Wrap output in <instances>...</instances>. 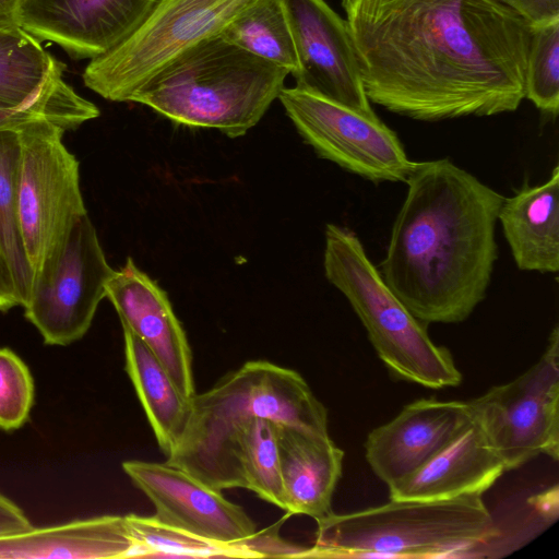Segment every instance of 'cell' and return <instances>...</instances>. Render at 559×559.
I'll list each match as a JSON object with an SVG mask.
<instances>
[{"label":"cell","mask_w":559,"mask_h":559,"mask_svg":"<svg viewBox=\"0 0 559 559\" xmlns=\"http://www.w3.org/2000/svg\"><path fill=\"white\" fill-rule=\"evenodd\" d=\"M66 66L22 27L0 29V107L44 114L66 132L99 116L63 78Z\"/></svg>","instance_id":"obj_14"},{"label":"cell","mask_w":559,"mask_h":559,"mask_svg":"<svg viewBox=\"0 0 559 559\" xmlns=\"http://www.w3.org/2000/svg\"><path fill=\"white\" fill-rule=\"evenodd\" d=\"M64 132L46 120L19 132V219L33 273L74 221L87 213L79 162L63 144Z\"/></svg>","instance_id":"obj_10"},{"label":"cell","mask_w":559,"mask_h":559,"mask_svg":"<svg viewBox=\"0 0 559 559\" xmlns=\"http://www.w3.org/2000/svg\"><path fill=\"white\" fill-rule=\"evenodd\" d=\"M135 542L133 558H258L253 536L238 543H223L165 524L154 516L126 515Z\"/></svg>","instance_id":"obj_24"},{"label":"cell","mask_w":559,"mask_h":559,"mask_svg":"<svg viewBox=\"0 0 559 559\" xmlns=\"http://www.w3.org/2000/svg\"><path fill=\"white\" fill-rule=\"evenodd\" d=\"M314 558L471 557L498 535L481 496L447 500H390L317 522Z\"/></svg>","instance_id":"obj_5"},{"label":"cell","mask_w":559,"mask_h":559,"mask_svg":"<svg viewBox=\"0 0 559 559\" xmlns=\"http://www.w3.org/2000/svg\"><path fill=\"white\" fill-rule=\"evenodd\" d=\"M31 527L23 510L0 492V535L23 532Z\"/></svg>","instance_id":"obj_30"},{"label":"cell","mask_w":559,"mask_h":559,"mask_svg":"<svg viewBox=\"0 0 559 559\" xmlns=\"http://www.w3.org/2000/svg\"><path fill=\"white\" fill-rule=\"evenodd\" d=\"M19 131H0V250L12 272L20 306H23L29 294L34 273L25 251L19 219Z\"/></svg>","instance_id":"obj_25"},{"label":"cell","mask_w":559,"mask_h":559,"mask_svg":"<svg viewBox=\"0 0 559 559\" xmlns=\"http://www.w3.org/2000/svg\"><path fill=\"white\" fill-rule=\"evenodd\" d=\"M506 472L479 421H472L425 464L389 487L390 500L481 496Z\"/></svg>","instance_id":"obj_18"},{"label":"cell","mask_w":559,"mask_h":559,"mask_svg":"<svg viewBox=\"0 0 559 559\" xmlns=\"http://www.w3.org/2000/svg\"><path fill=\"white\" fill-rule=\"evenodd\" d=\"M506 471L539 454L559 457V330L539 359L512 381L468 401Z\"/></svg>","instance_id":"obj_9"},{"label":"cell","mask_w":559,"mask_h":559,"mask_svg":"<svg viewBox=\"0 0 559 559\" xmlns=\"http://www.w3.org/2000/svg\"><path fill=\"white\" fill-rule=\"evenodd\" d=\"M236 459L243 488L285 510L277 423L263 417L248 420L237 437Z\"/></svg>","instance_id":"obj_26"},{"label":"cell","mask_w":559,"mask_h":559,"mask_svg":"<svg viewBox=\"0 0 559 559\" xmlns=\"http://www.w3.org/2000/svg\"><path fill=\"white\" fill-rule=\"evenodd\" d=\"M121 466L155 506L153 516L165 524L223 543H238L257 533L240 506L179 467L139 460Z\"/></svg>","instance_id":"obj_13"},{"label":"cell","mask_w":559,"mask_h":559,"mask_svg":"<svg viewBox=\"0 0 559 559\" xmlns=\"http://www.w3.org/2000/svg\"><path fill=\"white\" fill-rule=\"evenodd\" d=\"M277 444L285 511L316 522L332 511V497L342 475L344 452L329 435L277 424Z\"/></svg>","instance_id":"obj_19"},{"label":"cell","mask_w":559,"mask_h":559,"mask_svg":"<svg viewBox=\"0 0 559 559\" xmlns=\"http://www.w3.org/2000/svg\"><path fill=\"white\" fill-rule=\"evenodd\" d=\"M472 419L468 402L416 400L368 435L366 459L373 473L390 486L425 464Z\"/></svg>","instance_id":"obj_16"},{"label":"cell","mask_w":559,"mask_h":559,"mask_svg":"<svg viewBox=\"0 0 559 559\" xmlns=\"http://www.w3.org/2000/svg\"><path fill=\"white\" fill-rule=\"evenodd\" d=\"M25 0H0V29L21 27L20 13Z\"/></svg>","instance_id":"obj_33"},{"label":"cell","mask_w":559,"mask_h":559,"mask_svg":"<svg viewBox=\"0 0 559 559\" xmlns=\"http://www.w3.org/2000/svg\"><path fill=\"white\" fill-rule=\"evenodd\" d=\"M498 219L516 266L522 271H559V166L546 182L525 183L503 200Z\"/></svg>","instance_id":"obj_21"},{"label":"cell","mask_w":559,"mask_h":559,"mask_svg":"<svg viewBox=\"0 0 559 559\" xmlns=\"http://www.w3.org/2000/svg\"><path fill=\"white\" fill-rule=\"evenodd\" d=\"M35 386L24 361L10 348H0V429L16 430L28 419Z\"/></svg>","instance_id":"obj_28"},{"label":"cell","mask_w":559,"mask_h":559,"mask_svg":"<svg viewBox=\"0 0 559 559\" xmlns=\"http://www.w3.org/2000/svg\"><path fill=\"white\" fill-rule=\"evenodd\" d=\"M106 297L114 305L122 328L150 348L178 390L191 400L197 394L192 353L167 294L128 258L107 283Z\"/></svg>","instance_id":"obj_17"},{"label":"cell","mask_w":559,"mask_h":559,"mask_svg":"<svg viewBox=\"0 0 559 559\" xmlns=\"http://www.w3.org/2000/svg\"><path fill=\"white\" fill-rule=\"evenodd\" d=\"M126 515H102L0 535V559L133 558Z\"/></svg>","instance_id":"obj_20"},{"label":"cell","mask_w":559,"mask_h":559,"mask_svg":"<svg viewBox=\"0 0 559 559\" xmlns=\"http://www.w3.org/2000/svg\"><path fill=\"white\" fill-rule=\"evenodd\" d=\"M516 11L531 24L559 15V0H499Z\"/></svg>","instance_id":"obj_29"},{"label":"cell","mask_w":559,"mask_h":559,"mask_svg":"<svg viewBox=\"0 0 559 559\" xmlns=\"http://www.w3.org/2000/svg\"><path fill=\"white\" fill-rule=\"evenodd\" d=\"M288 71L226 40L206 38L177 57L130 102L176 124L245 135L284 88Z\"/></svg>","instance_id":"obj_4"},{"label":"cell","mask_w":559,"mask_h":559,"mask_svg":"<svg viewBox=\"0 0 559 559\" xmlns=\"http://www.w3.org/2000/svg\"><path fill=\"white\" fill-rule=\"evenodd\" d=\"M229 43L294 74L298 69L294 39L282 0H259L221 33Z\"/></svg>","instance_id":"obj_23"},{"label":"cell","mask_w":559,"mask_h":559,"mask_svg":"<svg viewBox=\"0 0 559 559\" xmlns=\"http://www.w3.org/2000/svg\"><path fill=\"white\" fill-rule=\"evenodd\" d=\"M123 329L126 371L163 453L168 456L181 440L191 415V400L176 386L150 348Z\"/></svg>","instance_id":"obj_22"},{"label":"cell","mask_w":559,"mask_h":559,"mask_svg":"<svg viewBox=\"0 0 559 559\" xmlns=\"http://www.w3.org/2000/svg\"><path fill=\"white\" fill-rule=\"evenodd\" d=\"M186 431L167 456L209 487L243 488L236 459L242 426L254 417L317 435H329L328 412L295 370L269 361H248L213 388L191 399Z\"/></svg>","instance_id":"obj_3"},{"label":"cell","mask_w":559,"mask_h":559,"mask_svg":"<svg viewBox=\"0 0 559 559\" xmlns=\"http://www.w3.org/2000/svg\"><path fill=\"white\" fill-rule=\"evenodd\" d=\"M20 306V298L10 266L0 250V311Z\"/></svg>","instance_id":"obj_32"},{"label":"cell","mask_w":559,"mask_h":559,"mask_svg":"<svg viewBox=\"0 0 559 559\" xmlns=\"http://www.w3.org/2000/svg\"><path fill=\"white\" fill-rule=\"evenodd\" d=\"M525 97L556 117L559 109V15L532 24L525 70Z\"/></svg>","instance_id":"obj_27"},{"label":"cell","mask_w":559,"mask_h":559,"mask_svg":"<svg viewBox=\"0 0 559 559\" xmlns=\"http://www.w3.org/2000/svg\"><path fill=\"white\" fill-rule=\"evenodd\" d=\"M405 183L381 276L426 325L462 322L490 284L504 198L449 158L415 162Z\"/></svg>","instance_id":"obj_2"},{"label":"cell","mask_w":559,"mask_h":559,"mask_svg":"<svg viewBox=\"0 0 559 559\" xmlns=\"http://www.w3.org/2000/svg\"><path fill=\"white\" fill-rule=\"evenodd\" d=\"M259 0H157L143 23L120 45L91 59L86 87L111 102L132 96L177 57L216 36Z\"/></svg>","instance_id":"obj_7"},{"label":"cell","mask_w":559,"mask_h":559,"mask_svg":"<svg viewBox=\"0 0 559 559\" xmlns=\"http://www.w3.org/2000/svg\"><path fill=\"white\" fill-rule=\"evenodd\" d=\"M370 103L420 121L511 112L532 24L499 0H342Z\"/></svg>","instance_id":"obj_1"},{"label":"cell","mask_w":559,"mask_h":559,"mask_svg":"<svg viewBox=\"0 0 559 559\" xmlns=\"http://www.w3.org/2000/svg\"><path fill=\"white\" fill-rule=\"evenodd\" d=\"M323 267L326 280L346 297L394 378L430 389L461 383L462 373L449 349L431 341L426 324L389 288L353 230L326 225Z\"/></svg>","instance_id":"obj_6"},{"label":"cell","mask_w":559,"mask_h":559,"mask_svg":"<svg viewBox=\"0 0 559 559\" xmlns=\"http://www.w3.org/2000/svg\"><path fill=\"white\" fill-rule=\"evenodd\" d=\"M294 39L296 86L364 114L365 93L345 19L324 0H282Z\"/></svg>","instance_id":"obj_12"},{"label":"cell","mask_w":559,"mask_h":559,"mask_svg":"<svg viewBox=\"0 0 559 559\" xmlns=\"http://www.w3.org/2000/svg\"><path fill=\"white\" fill-rule=\"evenodd\" d=\"M114 273L85 213L34 271L24 316L45 344L70 345L88 331Z\"/></svg>","instance_id":"obj_8"},{"label":"cell","mask_w":559,"mask_h":559,"mask_svg":"<svg viewBox=\"0 0 559 559\" xmlns=\"http://www.w3.org/2000/svg\"><path fill=\"white\" fill-rule=\"evenodd\" d=\"M157 0H25L20 25L75 59H94L126 40Z\"/></svg>","instance_id":"obj_15"},{"label":"cell","mask_w":559,"mask_h":559,"mask_svg":"<svg viewBox=\"0 0 559 559\" xmlns=\"http://www.w3.org/2000/svg\"><path fill=\"white\" fill-rule=\"evenodd\" d=\"M278 99L319 157L372 182H405L415 162L376 112L364 114L297 86L284 87Z\"/></svg>","instance_id":"obj_11"},{"label":"cell","mask_w":559,"mask_h":559,"mask_svg":"<svg viewBox=\"0 0 559 559\" xmlns=\"http://www.w3.org/2000/svg\"><path fill=\"white\" fill-rule=\"evenodd\" d=\"M43 120L57 124L49 117L35 110L9 109L0 107V131L13 130L20 132L27 126Z\"/></svg>","instance_id":"obj_31"}]
</instances>
